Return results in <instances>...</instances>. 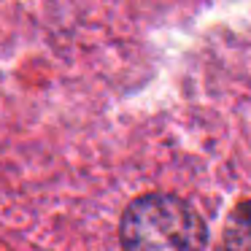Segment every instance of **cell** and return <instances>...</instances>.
Returning <instances> with one entry per match:
<instances>
[{"label":"cell","mask_w":251,"mask_h":251,"mask_svg":"<svg viewBox=\"0 0 251 251\" xmlns=\"http://www.w3.org/2000/svg\"><path fill=\"white\" fill-rule=\"evenodd\" d=\"M125 249H202L208 229L189 202L173 195H146L130 202L122 216Z\"/></svg>","instance_id":"obj_1"},{"label":"cell","mask_w":251,"mask_h":251,"mask_svg":"<svg viewBox=\"0 0 251 251\" xmlns=\"http://www.w3.org/2000/svg\"><path fill=\"white\" fill-rule=\"evenodd\" d=\"M224 246L229 249H251V200L235 208L224 229Z\"/></svg>","instance_id":"obj_2"}]
</instances>
